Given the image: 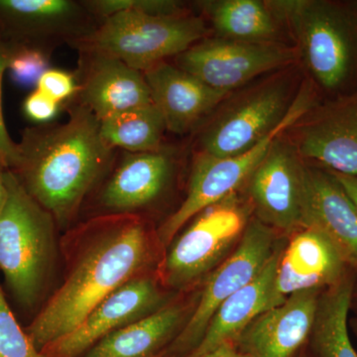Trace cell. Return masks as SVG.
<instances>
[{
    "mask_svg": "<svg viewBox=\"0 0 357 357\" xmlns=\"http://www.w3.org/2000/svg\"><path fill=\"white\" fill-rule=\"evenodd\" d=\"M83 250L39 312L28 335L43 351L69 335L110 294L142 275L150 258V234L137 213L96 218L86 227Z\"/></svg>",
    "mask_w": 357,
    "mask_h": 357,
    "instance_id": "obj_1",
    "label": "cell"
},
{
    "mask_svg": "<svg viewBox=\"0 0 357 357\" xmlns=\"http://www.w3.org/2000/svg\"><path fill=\"white\" fill-rule=\"evenodd\" d=\"M17 145L16 176L61 225L76 215L115 159V149L103 140L100 121L79 103L64 123L26 129Z\"/></svg>",
    "mask_w": 357,
    "mask_h": 357,
    "instance_id": "obj_2",
    "label": "cell"
},
{
    "mask_svg": "<svg viewBox=\"0 0 357 357\" xmlns=\"http://www.w3.org/2000/svg\"><path fill=\"white\" fill-rule=\"evenodd\" d=\"M268 6L292 31L310 79L326 100L357 93V1L273 0Z\"/></svg>",
    "mask_w": 357,
    "mask_h": 357,
    "instance_id": "obj_3",
    "label": "cell"
},
{
    "mask_svg": "<svg viewBox=\"0 0 357 357\" xmlns=\"http://www.w3.org/2000/svg\"><path fill=\"white\" fill-rule=\"evenodd\" d=\"M0 211V270L14 297L33 307L43 294L54 259L53 217L27 192L13 170Z\"/></svg>",
    "mask_w": 357,
    "mask_h": 357,
    "instance_id": "obj_4",
    "label": "cell"
},
{
    "mask_svg": "<svg viewBox=\"0 0 357 357\" xmlns=\"http://www.w3.org/2000/svg\"><path fill=\"white\" fill-rule=\"evenodd\" d=\"M208 33L203 18L190 13L157 16L124 11L98 21L93 31L74 47L107 54L144 73L177 57Z\"/></svg>",
    "mask_w": 357,
    "mask_h": 357,
    "instance_id": "obj_5",
    "label": "cell"
},
{
    "mask_svg": "<svg viewBox=\"0 0 357 357\" xmlns=\"http://www.w3.org/2000/svg\"><path fill=\"white\" fill-rule=\"evenodd\" d=\"M319 93L311 79L304 82L285 119L267 137L243 152L229 157H213L199 153L192 166L187 196L175 213L162 225V243H170L190 220L213 204L220 203L250 178L261 163L272 144L293 128L319 103Z\"/></svg>",
    "mask_w": 357,
    "mask_h": 357,
    "instance_id": "obj_6",
    "label": "cell"
},
{
    "mask_svg": "<svg viewBox=\"0 0 357 357\" xmlns=\"http://www.w3.org/2000/svg\"><path fill=\"white\" fill-rule=\"evenodd\" d=\"M295 96L285 75L250 86L225 103L204 126L199 153L229 157L248 151L281 123Z\"/></svg>",
    "mask_w": 357,
    "mask_h": 357,
    "instance_id": "obj_7",
    "label": "cell"
},
{
    "mask_svg": "<svg viewBox=\"0 0 357 357\" xmlns=\"http://www.w3.org/2000/svg\"><path fill=\"white\" fill-rule=\"evenodd\" d=\"M297 57L279 42L203 39L177 56V66L204 84L229 93L256 77L288 67Z\"/></svg>",
    "mask_w": 357,
    "mask_h": 357,
    "instance_id": "obj_8",
    "label": "cell"
},
{
    "mask_svg": "<svg viewBox=\"0 0 357 357\" xmlns=\"http://www.w3.org/2000/svg\"><path fill=\"white\" fill-rule=\"evenodd\" d=\"M273 243V230L260 220L246 227L238 248L206 282L196 309L178 335L176 351H195L222 303L261 273L276 248Z\"/></svg>",
    "mask_w": 357,
    "mask_h": 357,
    "instance_id": "obj_9",
    "label": "cell"
},
{
    "mask_svg": "<svg viewBox=\"0 0 357 357\" xmlns=\"http://www.w3.org/2000/svg\"><path fill=\"white\" fill-rule=\"evenodd\" d=\"M245 225L243 208L230 197L202 211L167 255V283L183 287L208 272L243 234Z\"/></svg>",
    "mask_w": 357,
    "mask_h": 357,
    "instance_id": "obj_10",
    "label": "cell"
},
{
    "mask_svg": "<svg viewBox=\"0 0 357 357\" xmlns=\"http://www.w3.org/2000/svg\"><path fill=\"white\" fill-rule=\"evenodd\" d=\"M98 21L83 1L0 0V38L16 46H74L89 36Z\"/></svg>",
    "mask_w": 357,
    "mask_h": 357,
    "instance_id": "obj_11",
    "label": "cell"
},
{
    "mask_svg": "<svg viewBox=\"0 0 357 357\" xmlns=\"http://www.w3.org/2000/svg\"><path fill=\"white\" fill-rule=\"evenodd\" d=\"M293 126L301 158L331 172L357 176V98L319 103Z\"/></svg>",
    "mask_w": 357,
    "mask_h": 357,
    "instance_id": "obj_12",
    "label": "cell"
},
{
    "mask_svg": "<svg viewBox=\"0 0 357 357\" xmlns=\"http://www.w3.org/2000/svg\"><path fill=\"white\" fill-rule=\"evenodd\" d=\"M278 138L248 178L249 194L267 227L292 231L302 227L304 166L292 143Z\"/></svg>",
    "mask_w": 357,
    "mask_h": 357,
    "instance_id": "obj_13",
    "label": "cell"
},
{
    "mask_svg": "<svg viewBox=\"0 0 357 357\" xmlns=\"http://www.w3.org/2000/svg\"><path fill=\"white\" fill-rule=\"evenodd\" d=\"M166 306L156 282L135 277L110 294L69 335L49 345L48 357H79L109 333L130 325Z\"/></svg>",
    "mask_w": 357,
    "mask_h": 357,
    "instance_id": "obj_14",
    "label": "cell"
},
{
    "mask_svg": "<svg viewBox=\"0 0 357 357\" xmlns=\"http://www.w3.org/2000/svg\"><path fill=\"white\" fill-rule=\"evenodd\" d=\"M349 272L328 237L318 230L303 229L282 249L267 310L280 306L295 294L333 287Z\"/></svg>",
    "mask_w": 357,
    "mask_h": 357,
    "instance_id": "obj_15",
    "label": "cell"
},
{
    "mask_svg": "<svg viewBox=\"0 0 357 357\" xmlns=\"http://www.w3.org/2000/svg\"><path fill=\"white\" fill-rule=\"evenodd\" d=\"M302 227L328 237L357 276L356 206L335 175L314 164L304 166Z\"/></svg>",
    "mask_w": 357,
    "mask_h": 357,
    "instance_id": "obj_16",
    "label": "cell"
},
{
    "mask_svg": "<svg viewBox=\"0 0 357 357\" xmlns=\"http://www.w3.org/2000/svg\"><path fill=\"white\" fill-rule=\"evenodd\" d=\"M79 52V105L98 121L154 105L143 73L107 54Z\"/></svg>",
    "mask_w": 357,
    "mask_h": 357,
    "instance_id": "obj_17",
    "label": "cell"
},
{
    "mask_svg": "<svg viewBox=\"0 0 357 357\" xmlns=\"http://www.w3.org/2000/svg\"><path fill=\"white\" fill-rule=\"evenodd\" d=\"M323 292L297 293L280 306L263 312L234 344L250 357H293L311 335Z\"/></svg>",
    "mask_w": 357,
    "mask_h": 357,
    "instance_id": "obj_18",
    "label": "cell"
},
{
    "mask_svg": "<svg viewBox=\"0 0 357 357\" xmlns=\"http://www.w3.org/2000/svg\"><path fill=\"white\" fill-rule=\"evenodd\" d=\"M167 130L184 135L198 128L229 93L211 89L178 66L162 62L143 73Z\"/></svg>",
    "mask_w": 357,
    "mask_h": 357,
    "instance_id": "obj_19",
    "label": "cell"
},
{
    "mask_svg": "<svg viewBox=\"0 0 357 357\" xmlns=\"http://www.w3.org/2000/svg\"><path fill=\"white\" fill-rule=\"evenodd\" d=\"M172 155L166 149L124 152L100 194V204L109 215L136 213L165 191L173 173Z\"/></svg>",
    "mask_w": 357,
    "mask_h": 357,
    "instance_id": "obj_20",
    "label": "cell"
},
{
    "mask_svg": "<svg viewBox=\"0 0 357 357\" xmlns=\"http://www.w3.org/2000/svg\"><path fill=\"white\" fill-rule=\"evenodd\" d=\"M282 249L283 246H276L261 273L218 307L192 356H202L225 342H236L244 328L266 311Z\"/></svg>",
    "mask_w": 357,
    "mask_h": 357,
    "instance_id": "obj_21",
    "label": "cell"
},
{
    "mask_svg": "<svg viewBox=\"0 0 357 357\" xmlns=\"http://www.w3.org/2000/svg\"><path fill=\"white\" fill-rule=\"evenodd\" d=\"M184 319L182 305H166L109 333L89 349L84 357H151L173 337Z\"/></svg>",
    "mask_w": 357,
    "mask_h": 357,
    "instance_id": "obj_22",
    "label": "cell"
},
{
    "mask_svg": "<svg viewBox=\"0 0 357 357\" xmlns=\"http://www.w3.org/2000/svg\"><path fill=\"white\" fill-rule=\"evenodd\" d=\"M356 275L349 272L319 298L310 344L312 357H357L349 333V314Z\"/></svg>",
    "mask_w": 357,
    "mask_h": 357,
    "instance_id": "obj_23",
    "label": "cell"
},
{
    "mask_svg": "<svg viewBox=\"0 0 357 357\" xmlns=\"http://www.w3.org/2000/svg\"><path fill=\"white\" fill-rule=\"evenodd\" d=\"M220 38L243 42H278L279 21L259 0L199 2Z\"/></svg>",
    "mask_w": 357,
    "mask_h": 357,
    "instance_id": "obj_24",
    "label": "cell"
},
{
    "mask_svg": "<svg viewBox=\"0 0 357 357\" xmlns=\"http://www.w3.org/2000/svg\"><path fill=\"white\" fill-rule=\"evenodd\" d=\"M100 126L103 140L110 147L130 153L161 149L167 131L163 116L154 105L103 119Z\"/></svg>",
    "mask_w": 357,
    "mask_h": 357,
    "instance_id": "obj_25",
    "label": "cell"
},
{
    "mask_svg": "<svg viewBox=\"0 0 357 357\" xmlns=\"http://www.w3.org/2000/svg\"><path fill=\"white\" fill-rule=\"evenodd\" d=\"M84 6L96 20H102L124 11L168 16L187 13L185 4L173 0H88Z\"/></svg>",
    "mask_w": 357,
    "mask_h": 357,
    "instance_id": "obj_26",
    "label": "cell"
},
{
    "mask_svg": "<svg viewBox=\"0 0 357 357\" xmlns=\"http://www.w3.org/2000/svg\"><path fill=\"white\" fill-rule=\"evenodd\" d=\"M0 357H48L40 351L17 319L0 285Z\"/></svg>",
    "mask_w": 357,
    "mask_h": 357,
    "instance_id": "obj_27",
    "label": "cell"
},
{
    "mask_svg": "<svg viewBox=\"0 0 357 357\" xmlns=\"http://www.w3.org/2000/svg\"><path fill=\"white\" fill-rule=\"evenodd\" d=\"M8 68L11 77L20 86H34L49 69L47 52L36 47L11 46Z\"/></svg>",
    "mask_w": 357,
    "mask_h": 357,
    "instance_id": "obj_28",
    "label": "cell"
},
{
    "mask_svg": "<svg viewBox=\"0 0 357 357\" xmlns=\"http://www.w3.org/2000/svg\"><path fill=\"white\" fill-rule=\"evenodd\" d=\"M11 45L7 44L0 38V161L7 169L17 168L20 163V151L17 143L14 142L9 135L6 126V121L2 112V79L8 68L9 58L11 55Z\"/></svg>",
    "mask_w": 357,
    "mask_h": 357,
    "instance_id": "obj_29",
    "label": "cell"
},
{
    "mask_svg": "<svg viewBox=\"0 0 357 357\" xmlns=\"http://www.w3.org/2000/svg\"><path fill=\"white\" fill-rule=\"evenodd\" d=\"M36 89L61 103L77 93L79 83L70 73L49 68L40 77Z\"/></svg>",
    "mask_w": 357,
    "mask_h": 357,
    "instance_id": "obj_30",
    "label": "cell"
},
{
    "mask_svg": "<svg viewBox=\"0 0 357 357\" xmlns=\"http://www.w3.org/2000/svg\"><path fill=\"white\" fill-rule=\"evenodd\" d=\"M59 107L60 103L36 89L26 98L23 109L31 121L45 123L56 116Z\"/></svg>",
    "mask_w": 357,
    "mask_h": 357,
    "instance_id": "obj_31",
    "label": "cell"
},
{
    "mask_svg": "<svg viewBox=\"0 0 357 357\" xmlns=\"http://www.w3.org/2000/svg\"><path fill=\"white\" fill-rule=\"evenodd\" d=\"M191 357H250L248 354L241 351L238 347H236L234 342H225L218 345V347L213 349V351L206 352V354H202L199 356Z\"/></svg>",
    "mask_w": 357,
    "mask_h": 357,
    "instance_id": "obj_32",
    "label": "cell"
},
{
    "mask_svg": "<svg viewBox=\"0 0 357 357\" xmlns=\"http://www.w3.org/2000/svg\"><path fill=\"white\" fill-rule=\"evenodd\" d=\"M338 182L344 188V191L349 195L352 203L354 204L357 210V176L342 175V174L333 173Z\"/></svg>",
    "mask_w": 357,
    "mask_h": 357,
    "instance_id": "obj_33",
    "label": "cell"
},
{
    "mask_svg": "<svg viewBox=\"0 0 357 357\" xmlns=\"http://www.w3.org/2000/svg\"><path fill=\"white\" fill-rule=\"evenodd\" d=\"M6 167L0 161V211L3 208L7 201V197H8V190H7L6 180Z\"/></svg>",
    "mask_w": 357,
    "mask_h": 357,
    "instance_id": "obj_34",
    "label": "cell"
},
{
    "mask_svg": "<svg viewBox=\"0 0 357 357\" xmlns=\"http://www.w3.org/2000/svg\"><path fill=\"white\" fill-rule=\"evenodd\" d=\"M351 309L356 310L357 312V276H356V281H354V294H352L351 300Z\"/></svg>",
    "mask_w": 357,
    "mask_h": 357,
    "instance_id": "obj_35",
    "label": "cell"
},
{
    "mask_svg": "<svg viewBox=\"0 0 357 357\" xmlns=\"http://www.w3.org/2000/svg\"><path fill=\"white\" fill-rule=\"evenodd\" d=\"M351 326L354 331V335L357 337V318L352 319L351 321Z\"/></svg>",
    "mask_w": 357,
    "mask_h": 357,
    "instance_id": "obj_36",
    "label": "cell"
},
{
    "mask_svg": "<svg viewBox=\"0 0 357 357\" xmlns=\"http://www.w3.org/2000/svg\"><path fill=\"white\" fill-rule=\"evenodd\" d=\"M354 96H356V98H357V93H354Z\"/></svg>",
    "mask_w": 357,
    "mask_h": 357,
    "instance_id": "obj_37",
    "label": "cell"
}]
</instances>
